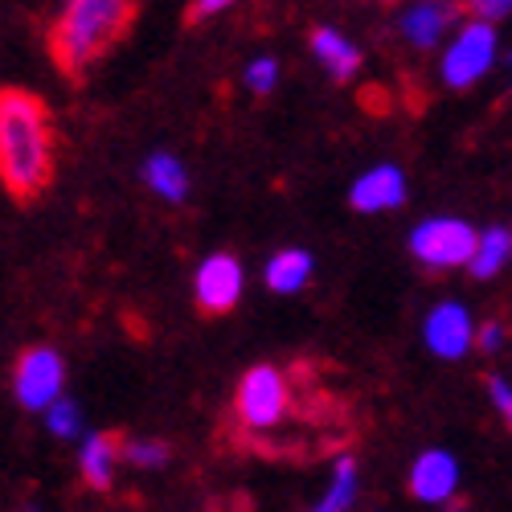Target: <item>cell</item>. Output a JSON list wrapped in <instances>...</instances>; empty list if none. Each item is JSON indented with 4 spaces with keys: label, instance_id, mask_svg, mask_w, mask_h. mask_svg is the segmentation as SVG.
I'll return each mask as SVG.
<instances>
[{
    "label": "cell",
    "instance_id": "ac0fdd59",
    "mask_svg": "<svg viewBox=\"0 0 512 512\" xmlns=\"http://www.w3.org/2000/svg\"><path fill=\"white\" fill-rule=\"evenodd\" d=\"M168 455H173V451H168V443H160V439H123V447H119V459L127 467H144V472L164 467Z\"/></svg>",
    "mask_w": 512,
    "mask_h": 512
},
{
    "label": "cell",
    "instance_id": "5bb4252c",
    "mask_svg": "<svg viewBox=\"0 0 512 512\" xmlns=\"http://www.w3.org/2000/svg\"><path fill=\"white\" fill-rule=\"evenodd\" d=\"M144 185L156 193V197H164V201H173V205H181L185 197H189V173H185V164L173 156V152H152L148 160H144Z\"/></svg>",
    "mask_w": 512,
    "mask_h": 512
},
{
    "label": "cell",
    "instance_id": "ffe728a7",
    "mask_svg": "<svg viewBox=\"0 0 512 512\" xmlns=\"http://www.w3.org/2000/svg\"><path fill=\"white\" fill-rule=\"evenodd\" d=\"M242 78H246V87H250L254 95H271L275 82H279V62H275V58H254Z\"/></svg>",
    "mask_w": 512,
    "mask_h": 512
},
{
    "label": "cell",
    "instance_id": "8fae6325",
    "mask_svg": "<svg viewBox=\"0 0 512 512\" xmlns=\"http://www.w3.org/2000/svg\"><path fill=\"white\" fill-rule=\"evenodd\" d=\"M308 46H312L316 62L328 70L332 82H353L357 70H361V62H365L353 41L340 33V29H332V25H316V29L308 33Z\"/></svg>",
    "mask_w": 512,
    "mask_h": 512
},
{
    "label": "cell",
    "instance_id": "277c9868",
    "mask_svg": "<svg viewBox=\"0 0 512 512\" xmlns=\"http://www.w3.org/2000/svg\"><path fill=\"white\" fill-rule=\"evenodd\" d=\"M472 250H476V230L463 218H431L410 234V254L431 271L467 267Z\"/></svg>",
    "mask_w": 512,
    "mask_h": 512
},
{
    "label": "cell",
    "instance_id": "7c38bea8",
    "mask_svg": "<svg viewBox=\"0 0 512 512\" xmlns=\"http://www.w3.org/2000/svg\"><path fill=\"white\" fill-rule=\"evenodd\" d=\"M455 17H459V5H410L398 17V29L414 50H435Z\"/></svg>",
    "mask_w": 512,
    "mask_h": 512
},
{
    "label": "cell",
    "instance_id": "30bf717a",
    "mask_svg": "<svg viewBox=\"0 0 512 512\" xmlns=\"http://www.w3.org/2000/svg\"><path fill=\"white\" fill-rule=\"evenodd\" d=\"M402 201H406V177L398 164L369 168L365 177H357V185L349 193V205L357 213H386V209H398Z\"/></svg>",
    "mask_w": 512,
    "mask_h": 512
},
{
    "label": "cell",
    "instance_id": "603a6c76",
    "mask_svg": "<svg viewBox=\"0 0 512 512\" xmlns=\"http://www.w3.org/2000/svg\"><path fill=\"white\" fill-rule=\"evenodd\" d=\"M488 398L496 402V410L508 418L512 414V394H508V381L504 377H488Z\"/></svg>",
    "mask_w": 512,
    "mask_h": 512
},
{
    "label": "cell",
    "instance_id": "7402d4cb",
    "mask_svg": "<svg viewBox=\"0 0 512 512\" xmlns=\"http://www.w3.org/2000/svg\"><path fill=\"white\" fill-rule=\"evenodd\" d=\"M512 13V5H508V0H496V5H492V0H480V5H472V21H484V25H492V21H504Z\"/></svg>",
    "mask_w": 512,
    "mask_h": 512
},
{
    "label": "cell",
    "instance_id": "d6986e66",
    "mask_svg": "<svg viewBox=\"0 0 512 512\" xmlns=\"http://www.w3.org/2000/svg\"><path fill=\"white\" fill-rule=\"evenodd\" d=\"M78 418H82V410H78L70 398H58V402L46 410V426H50V435H54V439H74V435H78V426H82Z\"/></svg>",
    "mask_w": 512,
    "mask_h": 512
},
{
    "label": "cell",
    "instance_id": "44dd1931",
    "mask_svg": "<svg viewBox=\"0 0 512 512\" xmlns=\"http://www.w3.org/2000/svg\"><path fill=\"white\" fill-rule=\"evenodd\" d=\"M472 345H480V353H500V349H504V324H500V320L484 324V328L472 336Z\"/></svg>",
    "mask_w": 512,
    "mask_h": 512
},
{
    "label": "cell",
    "instance_id": "5b68a950",
    "mask_svg": "<svg viewBox=\"0 0 512 512\" xmlns=\"http://www.w3.org/2000/svg\"><path fill=\"white\" fill-rule=\"evenodd\" d=\"M492 58H496V25H484V21H472L467 17L463 29L455 33V41L443 54V82L451 91H467L492 70Z\"/></svg>",
    "mask_w": 512,
    "mask_h": 512
},
{
    "label": "cell",
    "instance_id": "e0dca14e",
    "mask_svg": "<svg viewBox=\"0 0 512 512\" xmlns=\"http://www.w3.org/2000/svg\"><path fill=\"white\" fill-rule=\"evenodd\" d=\"M357 484H361V467L353 455H340L332 467V484L324 492V500L316 504V512H349L357 500Z\"/></svg>",
    "mask_w": 512,
    "mask_h": 512
},
{
    "label": "cell",
    "instance_id": "ba28073f",
    "mask_svg": "<svg viewBox=\"0 0 512 512\" xmlns=\"http://www.w3.org/2000/svg\"><path fill=\"white\" fill-rule=\"evenodd\" d=\"M472 336H476L472 312H467L463 304H451V300L431 308V316H426V324H422V340L443 361H455L463 353H472Z\"/></svg>",
    "mask_w": 512,
    "mask_h": 512
},
{
    "label": "cell",
    "instance_id": "9a60e30c",
    "mask_svg": "<svg viewBox=\"0 0 512 512\" xmlns=\"http://www.w3.org/2000/svg\"><path fill=\"white\" fill-rule=\"evenodd\" d=\"M308 279H312V254H308V250H300V246L279 250L275 259L267 263V287H271V291H279V295L300 291Z\"/></svg>",
    "mask_w": 512,
    "mask_h": 512
},
{
    "label": "cell",
    "instance_id": "2e32d148",
    "mask_svg": "<svg viewBox=\"0 0 512 512\" xmlns=\"http://www.w3.org/2000/svg\"><path fill=\"white\" fill-rule=\"evenodd\" d=\"M508 254H512V230L492 226L488 234H476V250H472V259H467V271H472L476 279H492V275L504 271Z\"/></svg>",
    "mask_w": 512,
    "mask_h": 512
},
{
    "label": "cell",
    "instance_id": "9c48e42d",
    "mask_svg": "<svg viewBox=\"0 0 512 512\" xmlns=\"http://www.w3.org/2000/svg\"><path fill=\"white\" fill-rule=\"evenodd\" d=\"M459 492V463L451 451H422L410 467V496L422 504H447Z\"/></svg>",
    "mask_w": 512,
    "mask_h": 512
},
{
    "label": "cell",
    "instance_id": "8992f818",
    "mask_svg": "<svg viewBox=\"0 0 512 512\" xmlns=\"http://www.w3.org/2000/svg\"><path fill=\"white\" fill-rule=\"evenodd\" d=\"M66 386V361L50 345H33L13 365V394L25 410H50Z\"/></svg>",
    "mask_w": 512,
    "mask_h": 512
},
{
    "label": "cell",
    "instance_id": "7a4b0ae2",
    "mask_svg": "<svg viewBox=\"0 0 512 512\" xmlns=\"http://www.w3.org/2000/svg\"><path fill=\"white\" fill-rule=\"evenodd\" d=\"M136 17L140 5H132V0H70L58 9L46 37L54 66L70 82H82L111 46H119Z\"/></svg>",
    "mask_w": 512,
    "mask_h": 512
},
{
    "label": "cell",
    "instance_id": "6da1fadb",
    "mask_svg": "<svg viewBox=\"0 0 512 512\" xmlns=\"http://www.w3.org/2000/svg\"><path fill=\"white\" fill-rule=\"evenodd\" d=\"M58 168L54 115L33 91H0V185L17 205H33Z\"/></svg>",
    "mask_w": 512,
    "mask_h": 512
},
{
    "label": "cell",
    "instance_id": "cb8c5ba5",
    "mask_svg": "<svg viewBox=\"0 0 512 512\" xmlns=\"http://www.w3.org/2000/svg\"><path fill=\"white\" fill-rule=\"evenodd\" d=\"M230 5H226V0H197V5H189L185 9V21L193 25V21H205V17H213V13H226Z\"/></svg>",
    "mask_w": 512,
    "mask_h": 512
},
{
    "label": "cell",
    "instance_id": "4fadbf2b",
    "mask_svg": "<svg viewBox=\"0 0 512 512\" xmlns=\"http://www.w3.org/2000/svg\"><path fill=\"white\" fill-rule=\"evenodd\" d=\"M119 447H123V435H111V431H99L82 443L78 451V472L87 480V488H99L107 492L115 484V463H119Z\"/></svg>",
    "mask_w": 512,
    "mask_h": 512
},
{
    "label": "cell",
    "instance_id": "52a82bcc",
    "mask_svg": "<svg viewBox=\"0 0 512 512\" xmlns=\"http://www.w3.org/2000/svg\"><path fill=\"white\" fill-rule=\"evenodd\" d=\"M242 263L234 259V254L218 250V254H209V259L197 267L193 275V300L205 316H226L238 308L242 300Z\"/></svg>",
    "mask_w": 512,
    "mask_h": 512
},
{
    "label": "cell",
    "instance_id": "3957f363",
    "mask_svg": "<svg viewBox=\"0 0 512 512\" xmlns=\"http://www.w3.org/2000/svg\"><path fill=\"white\" fill-rule=\"evenodd\" d=\"M234 410H238V422L250 426V431H271V426H279L291 410L287 377L275 365L246 369L238 381V394H234Z\"/></svg>",
    "mask_w": 512,
    "mask_h": 512
},
{
    "label": "cell",
    "instance_id": "d4e9b609",
    "mask_svg": "<svg viewBox=\"0 0 512 512\" xmlns=\"http://www.w3.org/2000/svg\"><path fill=\"white\" fill-rule=\"evenodd\" d=\"M21 512H37V508H29V504H25V508H21Z\"/></svg>",
    "mask_w": 512,
    "mask_h": 512
}]
</instances>
